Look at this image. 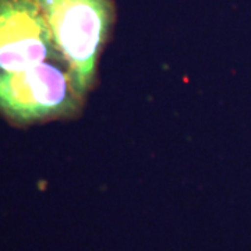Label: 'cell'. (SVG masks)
<instances>
[{
    "instance_id": "obj_1",
    "label": "cell",
    "mask_w": 251,
    "mask_h": 251,
    "mask_svg": "<svg viewBox=\"0 0 251 251\" xmlns=\"http://www.w3.org/2000/svg\"><path fill=\"white\" fill-rule=\"evenodd\" d=\"M49 27L54 49L87 98L116 20L113 0H35Z\"/></svg>"
},
{
    "instance_id": "obj_3",
    "label": "cell",
    "mask_w": 251,
    "mask_h": 251,
    "mask_svg": "<svg viewBox=\"0 0 251 251\" xmlns=\"http://www.w3.org/2000/svg\"><path fill=\"white\" fill-rule=\"evenodd\" d=\"M50 60L60 57L35 0H0V72H21Z\"/></svg>"
},
{
    "instance_id": "obj_2",
    "label": "cell",
    "mask_w": 251,
    "mask_h": 251,
    "mask_svg": "<svg viewBox=\"0 0 251 251\" xmlns=\"http://www.w3.org/2000/svg\"><path fill=\"white\" fill-rule=\"evenodd\" d=\"M85 99L60 60L21 72H0V115L13 125L77 117Z\"/></svg>"
}]
</instances>
